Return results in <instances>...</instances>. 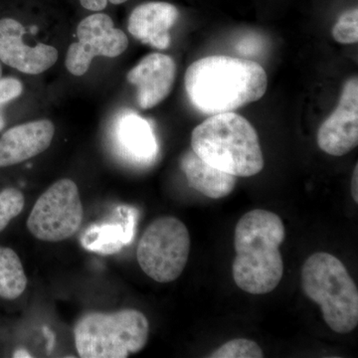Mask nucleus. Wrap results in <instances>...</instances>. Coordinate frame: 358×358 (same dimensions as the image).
I'll list each match as a JSON object with an SVG mask.
<instances>
[{"instance_id":"f257e3e1","label":"nucleus","mask_w":358,"mask_h":358,"mask_svg":"<svg viewBox=\"0 0 358 358\" xmlns=\"http://www.w3.org/2000/svg\"><path fill=\"white\" fill-rule=\"evenodd\" d=\"M185 83L194 108L212 115L260 100L267 91L268 77L255 61L216 55L193 62L186 70Z\"/></svg>"},{"instance_id":"f03ea898","label":"nucleus","mask_w":358,"mask_h":358,"mask_svg":"<svg viewBox=\"0 0 358 358\" xmlns=\"http://www.w3.org/2000/svg\"><path fill=\"white\" fill-rule=\"evenodd\" d=\"M285 226L274 212L255 209L247 212L235 228L232 275L238 288L252 294L271 293L284 274L280 247Z\"/></svg>"},{"instance_id":"7ed1b4c3","label":"nucleus","mask_w":358,"mask_h":358,"mask_svg":"<svg viewBox=\"0 0 358 358\" xmlns=\"http://www.w3.org/2000/svg\"><path fill=\"white\" fill-rule=\"evenodd\" d=\"M192 150L207 164L236 178H251L265 166L256 129L234 112L212 115L193 129Z\"/></svg>"},{"instance_id":"20e7f679","label":"nucleus","mask_w":358,"mask_h":358,"mask_svg":"<svg viewBox=\"0 0 358 358\" xmlns=\"http://www.w3.org/2000/svg\"><path fill=\"white\" fill-rule=\"evenodd\" d=\"M301 282L331 331L345 334L357 327V287L339 259L326 252L313 254L303 263Z\"/></svg>"},{"instance_id":"39448f33","label":"nucleus","mask_w":358,"mask_h":358,"mask_svg":"<svg viewBox=\"0 0 358 358\" xmlns=\"http://www.w3.org/2000/svg\"><path fill=\"white\" fill-rule=\"evenodd\" d=\"M150 324L134 308L86 313L74 327L75 345L82 358H127L147 345Z\"/></svg>"},{"instance_id":"423d86ee","label":"nucleus","mask_w":358,"mask_h":358,"mask_svg":"<svg viewBox=\"0 0 358 358\" xmlns=\"http://www.w3.org/2000/svg\"><path fill=\"white\" fill-rule=\"evenodd\" d=\"M190 235L182 221L173 216L155 219L148 226L136 248L138 265L157 282L180 277L187 264Z\"/></svg>"},{"instance_id":"0eeeda50","label":"nucleus","mask_w":358,"mask_h":358,"mask_svg":"<svg viewBox=\"0 0 358 358\" xmlns=\"http://www.w3.org/2000/svg\"><path fill=\"white\" fill-rule=\"evenodd\" d=\"M83 218L79 188L72 179L62 178L40 195L26 225L36 239L56 243L76 234Z\"/></svg>"},{"instance_id":"6e6552de","label":"nucleus","mask_w":358,"mask_h":358,"mask_svg":"<svg viewBox=\"0 0 358 358\" xmlns=\"http://www.w3.org/2000/svg\"><path fill=\"white\" fill-rule=\"evenodd\" d=\"M78 42L70 45L65 65L74 76H83L96 56L115 58L129 46L128 36L115 28L108 14L95 13L84 18L77 27Z\"/></svg>"},{"instance_id":"1a4fd4ad","label":"nucleus","mask_w":358,"mask_h":358,"mask_svg":"<svg viewBox=\"0 0 358 358\" xmlns=\"http://www.w3.org/2000/svg\"><path fill=\"white\" fill-rule=\"evenodd\" d=\"M322 152L343 157L358 143V80L350 78L341 92L338 107L320 124L317 138Z\"/></svg>"},{"instance_id":"9d476101","label":"nucleus","mask_w":358,"mask_h":358,"mask_svg":"<svg viewBox=\"0 0 358 358\" xmlns=\"http://www.w3.org/2000/svg\"><path fill=\"white\" fill-rule=\"evenodd\" d=\"M25 29L13 18L0 20V61L28 75H39L55 64L58 51L50 45L30 47L23 43Z\"/></svg>"},{"instance_id":"9b49d317","label":"nucleus","mask_w":358,"mask_h":358,"mask_svg":"<svg viewBox=\"0 0 358 358\" xmlns=\"http://www.w3.org/2000/svg\"><path fill=\"white\" fill-rule=\"evenodd\" d=\"M176 76V64L173 57L152 53L129 71L127 79L136 87L138 106L143 110H148L166 100L173 90Z\"/></svg>"},{"instance_id":"f8f14e48","label":"nucleus","mask_w":358,"mask_h":358,"mask_svg":"<svg viewBox=\"0 0 358 358\" xmlns=\"http://www.w3.org/2000/svg\"><path fill=\"white\" fill-rule=\"evenodd\" d=\"M55 127L39 120L9 129L0 138V167L15 166L32 159L50 147Z\"/></svg>"},{"instance_id":"ddd939ff","label":"nucleus","mask_w":358,"mask_h":358,"mask_svg":"<svg viewBox=\"0 0 358 358\" xmlns=\"http://www.w3.org/2000/svg\"><path fill=\"white\" fill-rule=\"evenodd\" d=\"M178 18V8L173 4L164 1L145 2L131 11L128 30L141 43L166 50L171 46V29Z\"/></svg>"},{"instance_id":"4468645a","label":"nucleus","mask_w":358,"mask_h":358,"mask_svg":"<svg viewBox=\"0 0 358 358\" xmlns=\"http://www.w3.org/2000/svg\"><path fill=\"white\" fill-rule=\"evenodd\" d=\"M180 167L190 187L208 199H224L232 193L236 185V176L207 164L192 150L182 155Z\"/></svg>"},{"instance_id":"2eb2a0df","label":"nucleus","mask_w":358,"mask_h":358,"mask_svg":"<svg viewBox=\"0 0 358 358\" xmlns=\"http://www.w3.org/2000/svg\"><path fill=\"white\" fill-rule=\"evenodd\" d=\"M122 147L134 159L148 162L157 155V141L150 124L134 113L122 115L117 124Z\"/></svg>"},{"instance_id":"dca6fc26","label":"nucleus","mask_w":358,"mask_h":358,"mask_svg":"<svg viewBox=\"0 0 358 358\" xmlns=\"http://www.w3.org/2000/svg\"><path fill=\"white\" fill-rule=\"evenodd\" d=\"M27 277L14 250L0 247V298L15 300L24 293Z\"/></svg>"},{"instance_id":"f3484780","label":"nucleus","mask_w":358,"mask_h":358,"mask_svg":"<svg viewBox=\"0 0 358 358\" xmlns=\"http://www.w3.org/2000/svg\"><path fill=\"white\" fill-rule=\"evenodd\" d=\"M211 358H262L264 352L258 343L251 339L236 338L224 343L211 352Z\"/></svg>"},{"instance_id":"a211bd4d","label":"nucleus","mask_w":358,"mask_h":358,"mask_svg":"<svg viewBox=\"0 0 358 358\" xmlns=\"http://www.w3.org/2000/svg\"><path fill=\"white\" fill-rule=\"evenodd\" d=\"M25 199L20 190L7 187L0 192V232L24 208Z\"/></svg>"},{"instance_id":"6ab92c4d","label":"nucleus","mask_w":358,"mask_h":358,"mask_svg":"<svg viewBox=\"0 0 358 358\" xmlns=\"http://www.w3.org/2000/svg\"><path fill=\"white\" fill-rule=\"evenodd\" d=\"M334 39L343 45L357 44L358 41L357 7L343 11L333 28Z\"/></svg>"},{"instance_id":"aec40b11","label":"nucleus","mask_w":358,"mask_h":358,"mask_svg":"<svg viewBox=\"0 0 358 358\" xmlns=\"http://www.w3.org/2000/svg\"><path fill=\"white\" fill-rule=\"evenodd\" d=\"M22 91L23 86L20 80L10 77L0 79V131L6 127L4 106L17 99L22 94Z\"/></svg>"},{"instance_id":"412c9836","label":"nucleus","mask_w":358,"mask_h":358,"mask_svg":"<svg viewBox=\"0 0 358 358\" xmlns=\"http://www.w3.org/2000/svg\"><path fill=\"white\" fill-rule=\"evenodd\" d=\"M128 0H80V3L84 8L88 9L92 11H101L103 10L108 6V2H110L115 6H120V4L124 3Z\"/></svg>"},{"instance_id":"4be33fe9","label":"nucleus","mask_w":358,"mask_h":358,"mask_svg":"<svg viewBox=\"0 0 358 358\" xmlns=\"http://www.w3.org/2000/svg\"><path fill=\"white\" fill-rule=\"evenodd\" d=\"M352 195L355 203L358 202V166H355L352 179Z\"/></svg>"},{"instance_id":"5701e85b","label":"nucleus","mask_w":358,"mask_h":358,"mask_svg":"<svg viewBox=\"0 0 358 358\" xmlns=\"http://www.w3.org/2000/svg\"><path fill=\"white\" fill-rule=\"evenodd\" d=\"M13 357H31V355H28L25 350H17L14 352Z\"/></svg>"},{"instance_id":"b1692460","label":"nucleus","mask_w":358,"mask_h":358,"mask_svg":"<svg viewBox=\"0 0 358 358\" xmlns=\"http://www.w3.org/2000/svg\"><path fill=\"white\" fill-rule=\"evenodd\" d=\"M2 78V69H1V65H0V79Z\"/></svg>"}]
</instances>
